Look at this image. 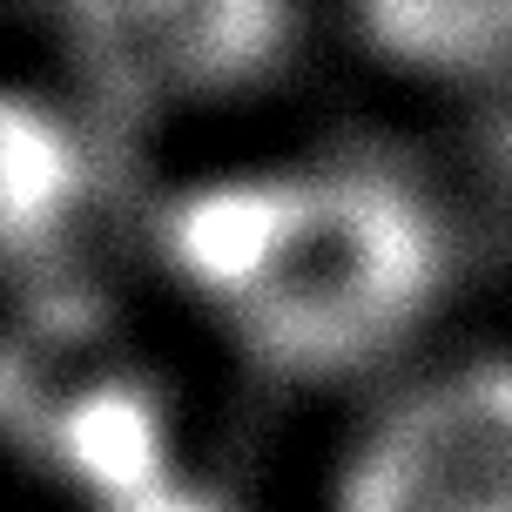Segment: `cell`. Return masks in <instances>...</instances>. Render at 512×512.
Here are the masks:
<instances>
[{
  "label": "cell",
  "instance_id": "cell-5",
  "mask_svg": "<svg viewBox=\"0 0 512 512\" xmlns=\"http://www.w3.org/2000/svg\"><path fill=\"white\" fill-rule=\"evenodd\" d=\"M364 41L425 81L512 75V0H351Z\"/></svg>",
  "mask_w": 512,
  "mask_h": 512
},
{
  "label": "cell",
  "instance_id": "cell-3",
  "mask_svg": "<svg viewBox=\"0 0 512 512\" xmlns=\"http://www.w3.org/2000/svg\"><path fill=\"white\" fill-rule=\"evenodd\" d=\"M324 512H512V351L405 371L344 438Z\"/></svg>",
  "mask_w": 512,
  "mask_h": 512
},
{
  "label": "cell",
  "instance_id": "cell-1",
  "mask_svg": "<svg viewBox=\"0 0 512 512\" xmlns=\"http://www.w3.org/2000/svg\"><path fill=\"white\" fill-rule=\"evenodd\" d=\"M176 297L290 384L384 371L452 297V216L378 155H263L182 182L155 223Z\"/></svg>",
  "mask_w": 512,
  "mask_h": 512
},
{
  "label": "cell",
  "instance_id": "cell-4",
  "mask_svg": "<svg viewBox=\"0 0 512 512\" xmlns=\"http://www.w3.org/2000/svg\"><path fill=\"white\" fill-rule=\"evenodd\" d=\"M81 81L135 115L256 95L297 41V0H54Z\"/></svg>",
  "mask_w": 512,
  "mask_h": 512
},
{
  "label": "cell",
  "instance_id": "cell-6",
  "mask_svg": "<svg viewBox=\"0 0 512 512\" xmlns=\"http://www.w3.org/2000/svg\"><path fill=\"white\" fill-rule=\"evenodd\" d=\"M115 512H256V506L236 499L230 486H216L209 472H182V479L142 492V499H128V506H115Z\"/></svg>",
  "mask_w": 512,
  "mask_h": 512
},
{
  "label": "cell",
  "instance_id": "cell-2",
  "mask_svg": "<svg viewBox=\"0 0 512 512\" xmlns=\"http://www.w3.org/2000/svg\"><path fill=\"white\" fill-rule=\"evenodd\" d=\"M0 452L21 479L48 486L75 512H115L196 465L182 459L176 405L149 364L54 324L0 358Z\"/></svg>",
  "mask_w": 512,
  "mask_h": 512
}]
</instances>
